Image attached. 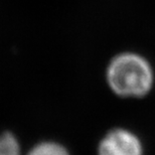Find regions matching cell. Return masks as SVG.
Instances as JSON below:
<instances>
[{"label":"cell","mask_w":155,"mask_h":155,"mask_svg":"<svg viewBox=\"0 0 155 155\" xmlns=\"http://www.w3.org/2000/svg\"><path fill=\"white\" fill-rule=\"evenodd\" d=\"M107 83L113 93L123 98H140L151 91L154 73L145 58L134 52H123L108 64Z\"/></svg>","instance_id":"6da1fadb"},{"label":"cell","mask_w":155,"mask_h":155,"mask_svg":"<svg viewBox=\"0 0 155 155\" xmlns=\"http://www.w3.org/2000/svg\"><path fill=\"white\" fill-rule=\"evenodd\" d=\"M98 155H143V146L134 133L127 129H113L98 146Z\"/></svg>","instance_id":"7a4b0ae2"},{"label":"cell","mask_w":155,"mask_h":155,"mask_svg":"<svg viewBox=\"0 0 155 155\" xmlns=\"http://www.w3.org/2000/svg\"><path fill=\"white\" fill-rule=\"evenodd\" d=\"M27 155H70L67 148L54 141H45L36 144Z\"/></svg>","instance_id":"3957f363"},{"label":"cell","mask_w":155,"mask_h":155,"mask_svg":"<svg viewBox=\"0 0 155 155\" xmlns=\"http://www.w3.org/2000/svg\"><path fill=\"white\" fill-rule=\"evenodd\" d=\"M0 155H21L19 142L10 132L0 135Z\"/></svg>","instance_id":"277c9868"}]
</instances>
